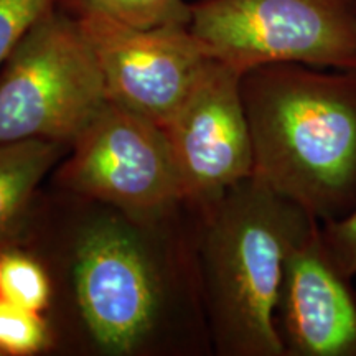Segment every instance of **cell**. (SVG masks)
Returning <instances> with one entry per match:
<instances>
[{
	"label": "cell",
	"mask_w": 356,
	"mask_h": 356,
	"mask_svg": "<svg viewBox=\"0 0 356 356\" xmlns=\"http://www.w3.org/2000/svg\"><path fill=\"white\" fill-rule=\"evenodd\" d=\"M71 220L50 259L66 317L81 343L102 356L178 348L181 323L211 341L198 269V229L177 241L178 216L144 220L68 193ZM200 225V222H198ZM213 348V346H211Z\"/></svg>",
	"instance_id": "6da1fadb"
},
{
	"label": "cell",
	"mask_w": 356,
	"mask_h": 356,
	"mask_svg": "<svg viewBox=\"0 0 356 356\" xmlns=\"http://www.w3.org/2000/svg\"><path fill=\"white\" fill-rule=\"evenodd\" d=\"M254 178L320 222L356 208V70L269 65L243 74Z\"/></svg>",
	"instance_id": "7a4b0ae2"
},
{
	"label": "cell",
	"mask_w": 356,
	"mask_h": 356,
	"mask_svg": "<svg viewBox=\"0 0 356 356\" xmlns=\"http://www.w3.org/2000/svg\"><path fill=\"white\" fill-rule=\"evenodd\" d=\"M198 216V269L213 350L286 356L275 325L284 261L320 221L254 177Z\"/></svg>",
	"instance_id": "3957f363"
},
{
	"label": "cell",
	"mask_w": 356,
	"mask_h": 356,
	"mask_svg": "<svg viewBox=\"0 0 356 356\" xmlns=\"http://www.w3.org/2000/svg\"><path fill=\"white\" fill-rule=\"evenodd\" d=\"M108 102L96 53L81 22L51 8L0 68V144L71 145Z\"/></svg>",
	"instance_id": "277c9868"
},
{
	"label": "cell",
	"mask_w": 356,
	"mask_h": 356,
	"mask_svg": "<svg viewBox=\"0 0 356 356\" xmlns=\"http://www.w3.org/2000/svg\"><path fill=\"white\" fill-rule=\"evenodd\" d=\"M188 26L241 74L269 65L356 70V0H198Z\"/></svg>",
	"instance_id": "5b68a950"
},
{
	"label": "cell",
	"mask_w": 356,
	"mask_h": 356,
	"mask_svg": "<svg viewBox=\"0 0 356 356\" xmlns=\"http://www.w3.org/2000/svg\"><path fill=\"white\" fill-rule=\"evenodd\" d=\"M56 181L65 193L144 220L186 207L165 131L111 101L71 142Z\"/></svg>",
	"instance_id": "8992f818"
},
{
	"label": "cell",
	"mask_w": 356,
	"mask_h": 356,
	"mask_svg": "<svg viewBox=\"0 0 356 356\" xmlns=\"http://www.w3.org/2000/svg\"><path fill=\"white\" fill-rule=\"evenodd\" d=\"M78 20L96 53L108 101L162 129L213 61L188 25L136 29L101 17Z\"/></svg>",
	"instance_id": "52a82bcc"
},
{
	"label": "cell",
	"mask_w": 356,
	"mask_h": 356,
	"mask_svg": "<svg viewBox=\"0 0 356 356\" xmlns=\"http://www.w3.org/2000/svg\"><path fill=\"white\" fill-rule=\"evenodd\" d=\"M243 74L213 58L207 73L163 127L186 207L202 213L254 175Z\"/></svg>",
	"instance_id": "ba28073f"
},
{
	"label": "cell",
	"mask_w": 356,
	"mask_h": 356,
	"mask_svg": "<svg viewBox=\"0 0 356 356\" xmlns=\"http://www.w3.org/2000/svg\"><path fill=\"white\" fill-rule=\"evenodd\" d=\"M315 225L284 261L275 325L286 356H356V287Z\"/></svg>",
	"instance_id": "9c48e42d"
},
{
	"label": "cell",
	"mask_w": 356,
	"mask_h": 356,
	"mask_svg": "<svg viewBox=\"0 0 356 356\" xmlns=\"http://www.w3.org/2000/svg\"><path fill=\"white\" fill-rule=\"evenodd\" d=\"M68 144L19 140L0 144V248L20 243L37 207V193Z\"/></svg>",
	"instance_id": "30bf717a"
},
{
	"label": "cell",
	"mask_w": 356,
	"mask_h": 356,
	"mask_svg": "<svg viewBox=\"0 0 356 356\" xmlns=\"http://www.w3.org/2000/svg\"><path fill=\"white\" fill-rule=\"evenodd\" d=\"M0 299L47 314L55 302V282L47 262L22 243L0 248Z\"/></svg>",
	"instance_id": "8fae6325"
},
{
	"label": "cell",
	"mask_w": 356,
	"mask_h": 356,
	"mask_svg": "<svg viewBox=\"0 0 356 356\" xmlns=\"http://www.w3.org/2000/svg\"><path fill=\"white\" fill-rule=\"evenodd\" d=\"M63 10L76 19L101 17L136 29L186 26L191 3L185 0H61Z\"/></svg>",
	"instance_id": "7c38bea8"
},
{
	"label": "cell",
	"mask_w": 356,
	"mask_h": 356,
	"mask_svg": "<svg viewBox=\"0 0 356 356\" xmlns=\"http://www.w3.org/2000/svg\"><path fill=\"white\" fill-rule=\"evenodd\" d=\"M58 343L47 314L0 299V356H38Z\"/></svg>",
	"instance_id": "4fadbf2b"
},
{
	"label": "cell",
	"mask_w": 356,
	"mask_h": 356,
	"mask_svg": "<svg viewBox=\"0 0 356 356\" xmlns=\"http://www.w3.org/2000/svg\"><path fill=\"white\" fill-rule=\"evenodd\" d=\"M56 0H0V68Z\"/></svg>",
	"instance_id": "5bb4252c"
},
{
	"label": "cell",
	"mask_w": 356,
	"mask_h": 356,
	"mask_svg": "<svg viewBox=\"0 0 356 356\" xmlns=\"http://www.w3.org/2000/svg\"><path fill=\"white\" fill-rule=\"evenodd\" d=\"M328 252L348 277H356V208L343 220L320 222Z\"/></svg>",
	"instance_id": "9a60e30c"
}]
</instances>
